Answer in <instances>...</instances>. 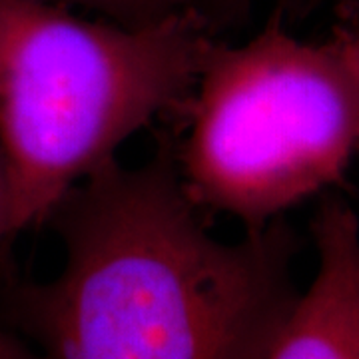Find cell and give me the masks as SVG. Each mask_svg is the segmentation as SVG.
I'll return each mask as SVG.
<instances>
[{"label":"cell","instance_id":"obj_4","mask_svg":"<svg viewBox=\"0 0 359 359\" xmlns=\"http://www.w3.org/2000/svg\"><path fill=\"white\" fill-rule=\"evenodd\" d=\"M316 276L299 292L266 359H359V218L325 194L311 224Z\"/></svg>","mask_w":359,"mask_h":359},{"label":"cell","instance_id":"obj_9","mask_svg":"<svg viewBox=\"0 0 359 359\" xmlns=\"http://www.w3.org/2000/svg\"><path fill=\"white\" fill-rule=\"evenodd\" d=\"M13 236V190H11V176H8L6 160L0 150V250Z\"/></svg>","mask_w":359,"mask_h":359},{"label":"cell","instance_id":"obj_7","mask_svg":"<svg viewBox=\"0 0 359 359\" xmlns=\"http://www.w3.org/2000/svg\"><path fill=\"white\" fill-rule=\"evenodd\" d=\"M276 8L283 18H304L318 8H330L337 20L359 18V0H280Z\"/></svg>","mask_w":359,"mask_h":359},{"label":"cell","instance_id":"obj_2","mask_svg":"<svg viewBox=\"0 0 359 359\" xmlns=\"http://www.w3.org/2000/svg\"><path fill=\"white\" fill-rule=\"evenodd\" d=\"M216 39L184 11L122 25L50 0H0V150L14 236L44 224L130 136L186 102Z\"/></svg>","mask_w":359,"mask_h":359},{"label":"cell","instance_id":"obj_1","mask_svg":"<svg viewBox=\"0 0 359 359\" xmlns=\"http://www.w3.org/2000/svg\"><path fill=\"white\" fill-rule=\"evenodd\" d=\"M200 212L170 154L106 162L46 218L62 268L6 290L8 325L40 359H266L299 297V238L278 218L226 242Z\"/></svg>","mask_w":359,"mask_h":359},{"label":"cell","instance_id":"obj_3","mask_svg":"<svg viewBox=\"0 0 359 359\" xmlns=\"http://www.w3.org/2000/svg\"><path fill=\"white\" fill-rule=\"evenodd\" d=\"M180 180L200 210L262 228L346 178L359 94L334 42L295 39L273 8L244 44L216 39L190 98Z\"/></svg>","mask_w":359,"mask_h":359},{"label":"cell","instance_id":"obj_8","mask_svg":"<svg viewBox=\"0 0 359 359\" xmlns=\"http://www.w3.org/2000/svg\"><path fill=\"white\" fill-rule=\"evenodd\" d=\"M330 40L334 42V46L341 54L344 62L349 68L359 94V18L335 20Z\"/></svg>","mask_w":359,"mask_h":359},{"label":"cell","instance_id":"obj_5","mask_svg":"<svg viewBox=\"0 0 359 359\" xmlns=\"http://www.w3.org/2000/svg\"><path fill=\"white\" fill-rule=\"evenodd\" d=\"M68 8H84L122 25H146L180 11L174 0H50Z\"/></svg>","mask_w":359,"mask_h":359},{"label":"cell","instance_id":"obj_6","mask_svg":"<svg viewBox=\"0 0 359 359\" xmlns=\"http://www.w3.org/2000/svg\"><path fill=\"white\" fill-rule=\"evenodd\" d=\"M174 2L180 11L196 16L216 36L224 30L244 26L250 20L256 4V0H174Z\"/></svg>","mask_w":359,"mask_h":359}]
</instances>
